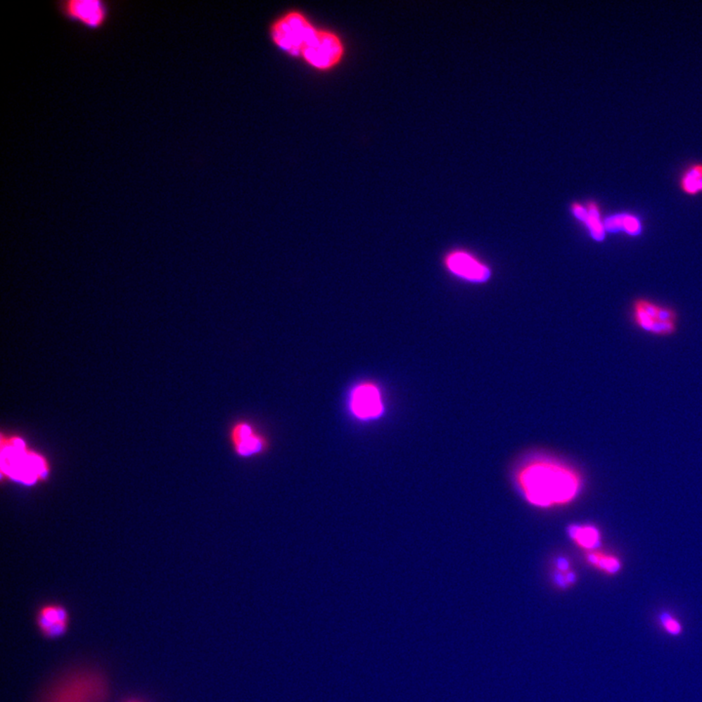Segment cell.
Returning <instances> with one entry per match:
<instances>
[{
	"label": "cell",
	"mask_w": 702,
	"mask_h": 702,
	"mask_svg": "<svg viewBox=\"0 0 702 702\" xmlns=\"http://www.w3.org/2000/svg\"><path fill=\"white\" fill-rule=\"evenodd\" d=\"M300 56L315 69L330 70L342 60L343 45L333 32L317 30L305 44Z\"/></svg>",
	"instance_id": "8992f818"
},
{
	"label": "cell",
	"mask_w": 702,
	"mask_h": 702,
	"mask_svg": "<svg viewBox=\"0 0 702 702\" xmlns=\"http://www.w3.org/2000/svg\"><path fill=\"white\" fill-rule=\"evenodd\" d=\"M633 321L636 325L640 328L641 330L645 331L646 333H650L651 328L653 327L656 319H653L642 309V307L637 304V302H634L633 304Z\"/></svg>",
	"instance_id": "9a60e30c"
},
{
	"label": "cell",
	"mask_w": 702,
	"mask_h": 702,
	"mask_svg": "<svg viewBox=\"0 0 702 702\" xmlns=\"http://www.w3.org/2000/svg\"><path fill=\"white\" fill-rule=\"evenodd\" d=\"M348 408L356 420L368 423L380 419L385 411L383 394L373 383H361L350 391Z\"/></svg>",
	"instance_id": "52a82bcc"
},
{
	"label": "cell",
	"mask_w": 702,
	"mask_h": 702,
	"mask_svg": "<svg viewBox=\"0 0 702 702\" xmlns=\"http://www.w3.org/2000/svg\"><path fill=\"white\" fill-rule=\"evenodd\" d=\"M517 483L527 501L534 506H561L572 501L580 489L574 472L551 459H537L522 466Z\"/></svg>",
	"instance_id": "6da1fadb"
},
{
	"label": "cell",
	"mask_w": 702,
	"mask_h": 702,
	"mask_svg": "<svg viewBox=\"0 0 702 702\" xmlns=\"http://www.w3.org/2000/svg\"><path fill=\"white\" fill-rule=\"evenodd\" d=\"M129 702H141V701H129Z\"/></svg>",
	"instance_id": "44dd1931"
},
{
	"label": "cell",
	"mask_w": 702,
	"mask_h": 702,
	"mask_svg": "<svg viewBox=\"0 0 702 702\" xmlns=\"http://www.w3.org/2000/svg\"><path fill=\"white\" fill-rule=\"evenodd\" d=\"M1 469L10 478L32 484L46 474L47 466L39 454L27 451L22 439L13 438L2 444Z\"/></svg>",
	"instance_id": "3957f363"
},
{
	"label": "cell",
	"mask_w": 702,
	"mask_h": 702,
	"mask_svg": "<svg viewBox=\"0 0 702 702\" xmlns=\"http://www.w3.org/2000/svg\"><path fill=\"white\" fill-rule=\"evenodd\" d=\"M656 320H658V321L676 323L677 320H678V313L672 307H660V305Z\"/></svg>",
	"instance_id": "ac0fdd59"
},
{
	"label": "cell",
	"mask_w": 702,
	"mask_h": 702,
	"mask_svg": "<svg viewBox=\"0 0 702 702\" xmlns=\"http://www.w3.org/2000/svg\"><path fill=\"white\" fill-rule=\"evenodd\" d=\"M54 6L65 21L87 32L105 29L113 16V4L108 0H57Z\"/></svg>",
	"instance_id": "277c9868"
},
{
	"label": "cell",
	"mask_w": 702,
	"mask_h": 702,
	"mask_svg": "<svg viewBox=\"0 0 702 702\" xmlns=\"http://www.w3.org/2000/svg\"><path fill=\"white\" fill-rule=\"evenodd\" d=\"M315 30L317 29L304 15L291 12L275 22L272 37L275 44L285 52L293 56H300Z\"/></svg>",
	"instance_id": "5b68a950"
},
{
	"label": "cell",
	"mask_w": 702,
	"mask_h": 702,
	"mask_svg": "<svg viewBox=\"0 0 702 702\" xmlns=\"http://www.w3.org/2000/svg\"><path fill=\"white\" fill-rule=\"evenodd\" d=\"M570 537L580 547L596 548L600 545L599 532L594 527L572 526L569 530Z\"/></svg>",
	"instance_id": "5bb4252c"
},
{
	"label": "cell",
	"mask_w": 702,
	"mask_h": 702,
	"mask_svg": "<svg viewBox=\"0 0 702 702\" xmlns=\"http://www.w3.org/2000/svg\"><path fill=\"white\" fill-rule=\"evenodd\" d=\"M108 694V682L102 674L79 669L56 682L42 702H106Z\"/></svg>",
	"instance_id": "7a4b0ae2"
},
{
	"label": "cell",
	"mask_w": 702,
	"mask_h": 702,
	"mask_svg": "<svg viewBox=\"0 0 702 702\" xmlns=\"http://www.w3.org/2000/svg\"><path fill=\"white\" fill-rule=\"evenodd\" d=\"M660 620L661 623H663L664 627L666 628V630H668L669 633L673 634V635H677V634L681 632L680 625H679L676 620H674L672 617H671L669 613H661Z\"/></svg>",
	"instance_id": "d6986e66"
},
{
	"label": "cell",
	"mask_w": 702,
	"mask_h": 702,
	"mask_svg": "<svg viewBox=\"0 0 702 702\" xmlns=\"http://www.w3.org/2000/svg\"><path fill=\"white\" fill-rule=\"evenodd\" d=\"M606 231L610 234L625 232L627 236L635 237L642 234L643 224L641 219L630 213H618L608 217L604 221Z\"/></svg>",
	"instance_id": "8fae6325"
},
{
	"label": "cell",
	"mask_w": 702,
	"mask_h": 702,
	"mask_svg": "<svg viewBox=\"0 0 702 702\" xmlns=\"http://www.w3.org/2000/svg\"><path fill=\"white\" fill-rule=\"evenodd\" d=\"M229 439L234 453L241 459H252L269 448L267 436L251 421H239L232 426Z\"/></svg>",
	"instance_id": "ba28073f"
},
{
	"label": "cell",
	"mask_w": 702,
	"mask_h": 702,
	"mask_svg": "<svg viewBox=\"0 0 702 702\" xmlns=\"http://www.w3.org/2000/svg\"><path fill=\"white\" fill-rule=\"evenodd\" d=\"M37 625L39 632L47 639L62 637L70 625V615L64 606L48 604L37 612Z\"/></svg>",
	"instance_id": "30bf717a"
},
{
	"label": "cell",
	"mask_w": 702,
	"mask_h": 702,
	"mask_svg": "<svg viewBox=\"0 0 702 702\" xmlns=\"http://www.w3.org/2000/svg\"><path fill=\"white\" fill-rule=\"evenodd\" d=\"M572 212L574 214L575 218L580 222H585V217H587V206H583L580 203H575L572 205Z\"/></svg>",
	"instance_id": "ffe728a7"
},
{
	"label": "cell",
	"mask_w": 702,
	"mask_h": 702,
	"mask_svg": "<svg viewBox=\"0 0 702 702\" xmlns=\"http://www.w3.org/2000/svg\"><path fill=\"white\" fill-rule=\"evenodd\" d=\"M677 324L675 322H663L656 320L655 325L651 328L650 334L658 336V337H668L675 334Z\"/></svg>",
	"instance_id": "2e32d148"
},
{
	"label": "cell",
	"mask_w": 702,
	"mask_h": 702,
	"mask_svg": "<svg viewBox=\"0 0 702 702\" xmlns=\"http://www.w3.org/2000/svg\"><path fill=\"white\" fill-rule=\"evenodd\" d=\"M596 566H598L600 569L610 573V574H615L620 569V562L617 559L613 557L601 556V555H599V559H598Z\"/></svg>",
	"instance_id": "e0dca14e"
},
{
	"label": "cell",
	"mask_w": 702,
	"mask_h": 702,
	"mask_svg": "<svg viewBox=\"0 0 702 702\" xmlns=\"http://www.w3.org/2000/svg\"><path fill=\"white\" fill-rule=\"evenodd\" d=\"M447 269L452 274L471 282H484L488 280L491 272L476 257L464 251H454L445 259Z\"/></svg>",
	"instance_id": "9c48e42d"
},
{
	"label": "cell",
	"mask_w": 702,
	"mask_h": 702,
	"mask_svg": "<svg viewBox=\"0 0 702 702\" xmlns=\"http://www.w3.org/2000/svg\"><path fill=\"white\" fill-rule=\"evenodd\" d=\"M680 188L686 194L691 196L702 193V164L696 163L689 166L681 177Z\"/></svg>",
	"instance_id": "4fadbf2b"
},
{
	"label": "cell",
	"mask_w": 702,
	"mask_h": 702,
	"mask_svg": "<svg viewBox=\"0 0 702 702\" xmlns=\"http://www.w3.org/2000/svg\"><path fill=\"white\" fill-rule=\"evenodd\" d=\"M587 214L583 224L587 226L591 237L597 242L604 241L606 229L601 216L600 207L596 202H589L587 205Z\"/></svg>",
	"instance_id": "7c38bea8"
}]
</instances>
